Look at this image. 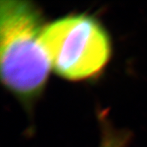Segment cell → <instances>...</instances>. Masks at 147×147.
Listing matches in <instances>:
<instances>
[{
    "label": "cell",
    "mask_w": 147,
    "mask_h": 147,
    "mask_svg": "<svg viewBox=\"0 0 147 147\" xmlns=\"http://www.w3.org/2000/svg\"><path fill=\"white\" fill-rule=\"evenodd\" d=\"M45 27L41 12L32 3L1 1V78L6 87L23 100L40 94L51 68L41 40Z\"/></svg>",
    "instance_id": "cell-1"
},
{
    "label": "cell",
    "mask_w": 147,
    "mask_h": 147,
    "mask_svg": "<svg viewBox=\"0 0 147 147\" xmlns=\"http://www.w3.org/2000/svg\"><path fill=\"white\" fill-rule=\"evenodd\" d=\"M41 40L51 68L71 80L95 75L110 55L105 29L95 18L85 14L67 16L45 26Z\"/></svg>",
    "instance_id": "cell-2"
},
{
    "label": "cell",
    "mask_w": 147,
    "mask_h": 147,
    "mask_svg": "<svg viewBox=\"0 0 147 147\" xmlns=\"http://www.w3.org/2000/svg\"><path fill=\"white\" fill-rule=\"evenodd\" d=\"M127 137L125 134L107 133L101 147H125Z\"/></svg>",
    "instance_id": "cell-3"
}]
</instances>
